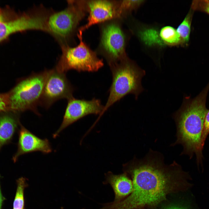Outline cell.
<instances>
[{"label":"cell","instance_id":"d6986e66","mask_svg":"<svg viewBox=\"0 0 209 209\" xmlns=\"http://www.w3.org/2000/svg\"><path fill=\"white\" fill-rule=\"evenodd\" d=\"M17 187L13 205V209H24V191L26 186V179L23 177L17 181Z\"/></svg>","mask_w":209,"mask_h":209},{"label":"cell","instance_id":"7402d4cb","mask_svg":"<svg viewBox=\"0 0 209 209\" xmlns=\"http://www.w3.org/2000/svg\"><path fill=\"white\" fill-rule=\"evenodd\" d=\"M8 104V100H6L4 95L0 94V111L5 110Z\"/></svg>","mask_w":209,"mask_h":209},{"label":"cell","instance_id":"cb8c5ba5","mask_svg":"<svg viewBox=\"0 0 209 209\" xmlns=\"http://www.w3.org/2000/svg\"><path fill=\"white\" fill-rule=\"evenodd\" d=\"M3 201V198L0 189V209H1Z\"/></svg>","mask_w":209,"mask_h":209},{"label":"cell","instance_id":"5bb4252c","mask_svg":"<svg viewBox=\"0 0 209 209\" xmlns=\"http://www.w3.org/2000/svg\"><path fill=\"white\" fill-rule=\"evenodd\" d=\"M17 118L9 115L0 116V148L12 138L17 127Z\"/></svg>","mask_w":209,"mask_h":209},{"label":"cell","instance_id":"9a60e30c","mask_svg":"<svg viewBox=\"0 0 209 209\" xmlns=\"http://www.w3.org/2000/svg\"><path fill=\"white\" fill-rule=\"evenodd\" d=\"M139 39L147 46H163L165 44L162 40L159 33L153 28H148L140 30L138 33Z\"/></svg>","mask_w":209,"mask_h":209},{"label":"cell","instance_id":"ffe728a7","mask_svg":"<svg viewBox=\"0 0 209 209\" xmlns=\"http://www.w3.org/2000/svg\"><path fill=\"white\" fill-rule=\"evenodd\" d=\"M191 9L193 11H200L209 15V0H193L191 4Z\"/></svg>","mask_w":209,"mask_h":209},{"label":"cell","instance_id":"44dd1931","mask_svg":"<svg viewBox=\"0 0 209 209\" xmlns=\"http://www.w3.org/2000/svg\"><path fill=\"white\" fill-rule=\"evenodd\" d=\"M209 134V110L205 116L201 137V145L203 148L205 140Z\"/></svg>","mask_w":209,"mask_h":209},{"label":"cell","instance_id":"5b68a950","mask_svg":"<svg viewBox=\"0 0 209 209\" xmlns=\"http://www.w3.org/2000/svg\"><path fill=\"white\" fill-rule=\"evenodd\" d=\"M48 70L33 73L20 80L10 94L8 103L12 109L18 111L30 110L38 116L40 105Z\"/></svg>","mask_w":209,"mask_h":209},{"label":"cell","instance_id":"d4e9b609","mask_svg":"<svg viewBox=\"0 0 209 209\" xmlns=\"http://www.w3.org/2000/svg\"><path fill=\"white\" fill-rule=\"evenodd\" d=\"M4 21V18L3 16L1 14H0V22Z\"/></svg>","mask_w":209,"mask_h":209},{"label":"cell","instance_id":"7a4b0ae2","mask_svg":"<svg viewBox=\"0 0 209 209\" xmlns=\"http://www.w3.org/2000/svg\"><path fill=\"white\" fill-rule=\"evenodd\" d=\"M209 84L193 99L185 97L180 108L174 113V118L177 127L176 140L172 145L181 144L183 147L182 154L191 158L196 154L198 163L202 162L201 137L206 116Z\"/></svg>","mask_w":209,"mask_h":209},{"label":"cell","instance_id":"8fae6325","mask_svg":"<svg viewBox=\"0 0 209 209\" xmlns=\"http://www.w3.org/2000/svg\"><path fill=\"white\" fill-rule=\"evenodd\" d=\"M89 15L87 22L78 29L83 32L91 26L115 19H119L118 1L95 0L86 1Z\"/></svg>","mask_w":209,"mask_h":209},{"label":"cell","instance_id":"2e32d148","mask_svg":"<svg viewBox=\"0 0 209 209\" xmlns=\"http://www.w3.org/2000/svg\"><path fill=\"white\" fill-rule=\"evenodd\" d=\"M159 33L165 45L171 46L182 45L179 34L176 30L173 27L170 26L164 27L161 29Z\"/></svg>","mask_w":209,"mask_h":209},{"label":"cell","instance_id":"7c38bea8","mask_svg":"<svg viewBox=\"0 0 209 209\" xmlns=\"http://www.w3.org/2000/svg\"><path fill=\"white\" fill-rule=\"evenodd\" d=\"M52 151L48 140L38 137L21 125L19 132L18 149L12 158L15 163L24 154L36 151L48 154Z\"/></svg>","mask_w":209,"mask_h":209},{"label":"cell","instance_id":"6da1fadb","mask_svg":"<svg viewBox=\"0 0 209 209\" xmlns=\"http://www.w3.org/2000/svg\"><path fill=\"white\" fill-rule=\"evenodd\" d=\"M123 170L132 179V192L120 201L103 204L102 209H139L155 206L174 190L186 174L176 162L166 164L163 155L151 149L144 158H134L124 165Z\"/></svg>","mask_w":209,"mask_h":209},{"label":"cell","instance_id":"30bf717a","mask_svg":"<svg viewBox=\"0 0 209 209\" xmlns=\"http://www.w3.org/2000/svg\"><path fill=\"white\" fill-rule=\"evenodd\" d=\"M103 107L100 100L95 98L88 100L73 97L68 100L61 124L53 134V137L56 138L66 127L87 115H100Z\"/></svg>","mask_w":209,"mask_h":209},{"label":"cell","instance_id":"277c9868","mask_svg":"<svg viewBox=\"0 0 209 209\" xmlns=\"http://www.w3.org/2000/svg\"><path fill=\"white\" fill-rule=\"evenodd\" d=\"M67 3L63 10L51 12L47 21L48 33L61 46L69 45L80 23L87 12L86 1H68Z\"/></svg>","mask_w":209,"mask_h":209},{"label":"cell","instance_id":"ba28073f","mask_svg":"<svg viewBox=\"0 0 209 209\" xmlns=\"http://www.w3.org/2000/svg\"><path fill=\"white\" fill-rule=\"evenodd\" d=\"M49 12L42 7L30 10L11 21L0 22V42L19 32L37 30L47 32Z\"/></svg>","mask_w":209,"mask_h":209},{"label":"cell","instance_id":"603a6c76","mask_svg":"<svg viewBox=\"0 0 209 209\" xmlns=\"http://www.w3.org/2000/svg\"><path fill=\"white\" fill-rule=\"evenodd\" d=\"M165 209H187L183 207L176 206H171L167 207Z\"/></svg>","mask_w":209,"mask_h":209},{"label":"cell","instance_id":"e0dca14e","mask_svg":"<svg viewBox=\"0 0 209 209\" xmlns=\"http://www.w3.org/2000/svg\"><path fill=\"white\" fill-rule=\"evenodd\" d=\"M193 12L191 9L176 30L181 39L182 46L187 45L188 43Z\"/></svg>","mask_w":209,"mask_h":209},{"label":"cell","instance_id":"4fadbf2b","mask_svg":"<svg viewBox=\"0 0 209 209\" xmlns=\"http://www.w3.org/2000/svg\"><path fill=\"white\" fill-rule=\"evenodd\" d=\"M103 183L109 184L113 191L115 198L113 202H117L127 198L132 191L133 183L128 176L124 172L118 175L109 172L105 174Z\"/></svg>","mask_w":209,"mask_h":209},{"label":"cell","instance_id":"ac0fdd59","mask_svg":"<svg viewBox=\"0 0 209 209\" xmlns=\"http://www.w3.org/2000/svg\"><path fill=\"white\" fill-rule=\"evenodd\" d=\"M143 0H124L118 1V12L120 19H123L128 13L137 9Z\"/></svg>","mask_w":209,"mask_h":209},{"label":"cell","instance_id":"3957f363","mask_svg":"<svg viewBox=\"0 0 209 209\" xmlns=\"http://www.w3.org/2000/svg\"><path fill=\"white\" fill-rule=\"evenodd\" d=\"M109 66L112 82L107 101L97 121L109 108L126 95L133 94L137 99L144 90L141 80L145 72L127 57Z\"/></svg>","mask_w":209,"mask_h":209},{"label":"cell","instance_id":"52a82bcc","mask_svg":"<svg viewBox=\"0 0 209 209\" xmlns=\"http://www.w3.org/2000/svg\"><path fill=\"white\" fill-rule=\"evenodd\" d=\"M102 23L98 50L110 66L126 58L127 37L118 19Z\"/></svg>","mask_w":209,"mask_h":209},{"label":"cell","instance_id":"9c48e42d","mask_svg":"<svg viewBox=\"0 0 209 209\" xmlns=\"http://www.w3.org/2000/svg\"><path fill=\"white\" fill-rule=\"evenodd\" d=\"M74 88L66 76L54 68L48 70L40 105L48 109L56 101L73 97Z\"/></svg>","mask_w":209,"mask_h":209},{"label":"cell","instance_id":"8992f818","mask_svg":"<svg viewBox=\"0 0 209 209\" xmlns=\"http://www.w3.org/2000/svg\"><path fill=\"white\" fill-rule=\"evenodd\" d=\"M78 32V45L74 47L69 45L61 46L62 54L55 68L60 72L66 73L71 70L94 72L104 65L103 60L98 57L96 53L83 41L82 32Z\"/></svg>","mask_w":209,"mask_h":209}]
</instances>
